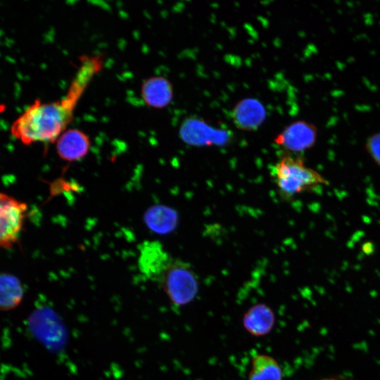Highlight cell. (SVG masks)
I'll return each mask as SVG.
<instances>
[{
  "instance_id": "obj_1",
  "label": "cell",
  "mask_w": 380,
  "mask_h": 380,
  "mask_svg": "<svg viewBox=\"0 0 380 380\" xmlns=\"http://www.w3.org/2000/svg\"><path fill=\"white\" fill-rule=\"evenodd\" d=\"M85 89L83 83L72 80L63 98L49 102L36 99L14 120L11 135L24 145L56 142L74 119Z\"/></svg>"
},
{
  "instance_id": "obj_12",
  "label": "cell",
  "mask_w": 380,
  "mask_h": 380,
  "mask_svg": "<svg viewBox=\"0 0 380 380\" xmlns=\"http://www.w3.org/2000/svg\"><path fill=\"white\" fill-rule=\"evenodd\" d=\"M24 297L20 280L8 273H0V311L6 312L18 307Z\"/></svg>"
},
{
  "instance_id": "obj_14",
  "label": "cell",
  "mask_w": 380,
  "mask_h": 380,
  "mask_svg": "<svg viewBox=\"0 0 380 380\" xmlns=\"http://www.w3.org/2000/svg\"><path fill=\"white\" fill-rule=\"evenodd\" d=\"M365 149L374 162L380 166V132L368 137L365 142Z\"/></svg>"
},
{
  "instance_id": "obj_10",
  "label": "cell",
  "mask_w": 380,
  "mask_h": 380,
  "mask_svg": "<svg viewBox=\"0 0 380 380\" xmlns=\"http://www.w3.org/2000/svg\"><path fill=\"white\" fill-rule=\"evenodd\" d=\"M265 117L264 107L258 101L252 99L239 102L232 112L234 124L243 130L256 129Z\"/></svg>"
},
{
  "instance_id": "obj_2",
  "label": "cell",
  "mask_w": 380,
  "mask_h": 380,
  "mask_svg": "<svg viewBox=\"0 0 380 380\" xmlns=\"http://www.w3.org/2000/svg\"><path fill=\"white\" fill-rule=\"evenodd\" d=\"M272 176L285 200L328 184L320 173L306 166L302 158L290 155L279 160L272 170Z\"/></svg>"
},
{
  "instance_id": "obj_8",
  "label": "cell",
  "mask_w": 380,
  "mask_h": 380,
  "mask_svg": "<svg viewBox=\"0 0 380 380\" xmlns=\"http://www.w3.org/2000/svg\"><path fill=\"white\" fill-rule=\"evenodd\" d=\"M242 322L249 334L254 336H263L272 330L275 315L272 308L266 304L257 303L246 311Z\"/></svg>"
},
{
  "instance_id": "obj_6",
  "label": "cell",
  "mask_w": 380,
  "mask_h": 380,
  "mask_svg": "<svg viewBox=\"0 0 380 380\" xmlns=\"http://www.w3.org/2000/svg\"><path fill=\"white\" fill-rule=\"evenodd\" d=\"M139 251L138 267L140 272L147 279L156 281L172 257L156 241L143 242Z\"/></svg>"
},
{
  "instance_id": "obj_7",
  "label": "cell",
  "mask_w": 380,
  "mask_h": 380,
  "mask_svg": "<svg viewBox=\"0 0 380 380\" xmlns=\"http://www.w3.org/2000/svg\"><path fill=\"white\" fill-rule=\"evenodd\" d=\"M90 147L89 136L76 128L67 129L56 141L58 156L69 163L78 161L85 157Z\"/></svg>"
},
{
  "instance_id": "obj_11",
  "label": "cell",
  "mask_w": 380,
  "mask_h": 380,
  "mask_svg": "<svg viewBox=\"0 0 380 380\" xmlns=\"http://www.w3.org/2000/svg\"><path fill=\"white\" fill-rule=\"evenodd\" d=\"M146 226L155 233L165 234L173 231L177 224V213L172 208L156 205L149 208L144 216Z\"/></svg>"
},
{
  "instance_id": "obj_15",
  "label": "cell",
  "mask_w": 380,
  "mask_h": 380,
  "mask_svg": "<svg viewBox=\"0 0 380 380\" xmlns=\"http://www.w3.org/2000/svg\"><path fill=\"white\" fill-rule=\"evenodd\" d=\"M321 380H356L350 377H346L343 376H329V377H325Z\"/></svg>"
},
{
  "instance_id": "obj_3",
  "label": "cell",
  "mask_w": 380,
  "mask_h": 380,
  "mask_svg": "<svg viewBox=\"0 0 380 380\" xmlns=\"http://www.w3.org/2000/svg\"><path fill=\"white\" fill-rule=\"evenodd\" d=\"M156 282L176 306L191 303L198 291V279L191 265L173 258Z\"/></svg>"
},
{
  "instance_id": "obj_9",
  "label": "cell",
  "mask_w": 380,
  "mask_h": 380,
  "mask_svg": "<svg viewBox=\"0 0 380 380\" xmlns=\"http://www.w3.org/2000/svg\"><path fill=\"white\" fill-rule=\"evenodd\" d=\"M141 94L145 103L150 107L162 108L170 104L173 97V88L170 82L162 76H153L146 79L141 87Z\"/></svg>"
},
{
  "instance_id": "obj_13",
  "label": "cell",
  "mask_w": 380,
  "mask_h": 380,
  "mask_svg": "<svg viewBox=\"0 0 380 380\" xmlns=\"http://www.w3.org/2000/svg\"><path fill=\"white\" fill-rule=\"evenodd\" d=\"M283 372L279 362L266 354L255 355L251 362L248 380H282Z\"/></svg>"
},
{
  "instance_id": "obj_5",
  "label": "cell",
  "mask_w": 380,
  "mask_h": 380,
  "mask_svg": "<svg viewBox=\"0 0 380 380\" xmlns=\"http://www.w3.org/2000/svg\"><path fill=\"white\" fill-rule=\"evenodd\" d=\"M317 129L312 123L298 120L288 125L274 139V143L291 153H300L316 142Z\"/></svg>"
},
{
  "instance_id": "obj_4",
  "label": "cell",
  "mask_w": 380,
  "mask_h": 380,
  "mask_svg": "<svg viewBox=\"0 0 380 380\" xmlns=\"http://www.w3.org/2000/svg\"><path fill=\"white\" fill-rule=\"evenodd\" d=\"M27 210L26 203L0 192V248H11L18 241Z\"/></svg>"
}]
</instances>
